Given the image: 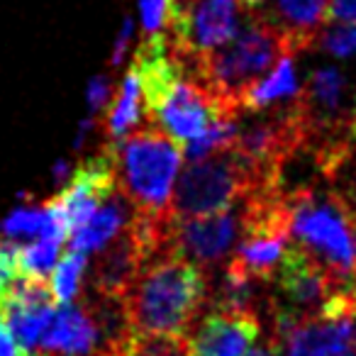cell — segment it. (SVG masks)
<instances>
[{
  "mask_svg": "<svg viewBox=\"0 0 356 356\" xmlns=\"http://www.w3.org/2000/svg\"><path fill=\"white\" fill-rule=\"evenodd\" d=\"M108 147L118 166V186L134 213H168L184 161V144L154 124H144Z\"/></svg>",
  "mask_w": 356,
  "mask_h": 356,
  "instance_id": "cell-3",
  "label": "cell"
},
{
  "mask_svg": "<svg viewBox=\"0 0 356 356\" xmlns=\"http://www.w3.org/2000/svg\"><path fill=\"white\" fill-rule=\"evenodd\" d=\"M56 298L47 278L17 276L0 296V320L13 339L32 354L56 315Z\"/></svg>",
  "mask_w": 356,
  "mask_h": 356,
  "instance_id": "cell-8",
  "label": "cell"
},
{
  "mask_svg": "<svg viewBox=\"0 0 356 356\" xmlns=\"http://www.w3.org/2000/svg\"><path fill=\"white\" fill-rule=\"evenodd\" d=\"M298 93H300V88H298L293 56H286V59L273 69V74L268 76V79H264L257 88L249 90V95L244 98L242 113H247V110L264 113V110L273 108V105L293 100Z\"/></svg>",
  "mask_w": 356,
  "mask_h": 356,
  "instance_id": "cell-17",
  "label": "cell"
},
{
  "mask_svg": "<svg viewBox=\"0 0 356 356\" xmlns=\"http://www.w3.org/2000/svg\"><path fill=\"white\" fill-rule=\"evenodd\" d=\"M247 20L249 13H242L237 0H178L171 27L161 35L171 40L191 69L198 56L229 44Z\"/></svg>",
  "mask_w": 356,
  "mask_h": 356,
  "instance_id": "cell-5",
  "label": "cell"
},
{
  "mask_svg": "<svg viewBox=\"0 0 356 356\" xmlns=\"http://www.w3.org/2000/svg\"><path fill=\"white\" fill-rule=\"evenodd\" d=\"M259 334V312L215 307L188 334V356H247Z\"/></svg>",
  "mask_w": 356,
  "mask_h": 356,
  "instance_id": "cell-11",
  "label": "cell"
},
{
  "mask_svg": "<svg viewBox=\"0 0 356 356\" xmlns=\"http://www.w3.org/2000/svg\"><path fill=\"white\" fill-rule=\"evenodd\" d=\"M320 44L325 51L334 56H351L356 54V25H339L327 30L320 37Z\"/></svg>",
  "mask_w": 356,
  "mask_h": 356,
  "instance_id": "cell-21",
  "label": "cell"
},
{
  "mask_svg": "<svg viewBox=\"0 0 356 356\" xmlns=\"http://www.w3.org/2000/svg\"><path fill=\"white\" fill-rule=\"evenodd\" d=\"M276 298L271 310L288 312L293 317H315L322 315L327 302L334 296L327 273L307 257L302 249L288 247L276 276Z\"/></svg>",
  "mask_w": 356,
  "mask_h": 356,
  "instance_id": "cell-9",
  "label": "cell"
},
{
  "mask_svg": "<svg viewBox=\"0 0 356 356\" xmlns=\"http://www.w3.org/2000/svg\"><path fill=\"white\" fill-rule=\"evenodd\" d=\"M315 166L325 178L327 188L346 205L356 218V137H346L337 147L317 154Z\"/></svg>",
  "mask_w": 356,
  "mask_h": 356,
  "instance_id": "cell-15",
  "label": "cell"
},
{
  "mask_svg": "<svg viewBox=\"0 0 356 356\" xmlns=\"http://www.w3.org/2000/svg\"><path fill=\"white\" fill-rule=\"evenodd\" d=\"M86 268H88L86 252L69 247V252H64L59 257L54 271L49 273V288L59 305H69V302H74L79 298Z\"/></svg>",
  "mask_w": 356,
  "mask_h": 356,
  "instance_id": "cell-19",
  "label": "cell"
},
{
  "mask_svg": "<svg viewBox=\"0 0 356 356\" xmlns=\"http://www.w3.org/2000/svg\"><path fill=\"white\" fill-rule=\"evenodd\" d=\"M129 220H132L129 218V200L122 195V191H118L76 232H71V249H79L86 254L98 252L127 227Z\"/></svg>",
  "mask_w": 356,
  "mask_h": 356,
  "instance_id": "cell-14",
  "label": "cell"
},
{
  "mask_svg": "<svg viewBox=\"0 0 356 356\" xmlns=\"http://www.w3.org/2000/svg\"><path fill=\"white\" fill-rule=\"evenodd\" d=\"M0 356H30V351L22 349V346L13 339V334L8 332V327L3 325V320H0Z\"/></svg>",
  "mask_w": 356,
  "mask_h": 356,
  "instance_id": "cell-25",
  "label": "cell"
},
{
  "mask_svg": "<svg viewBox=\"0 0 356 356\" xmlns=\"http://www.w3.org/2000/svg\"><path fill=\"white\" fill-rule=\"evenodd\" d=\"M122 356H188L186 334H137L129 337Z\"/></svg>",
  "mask_w": 356,
  "mask_h": 356,
  "instance_id": "cell-20",
  "label": "cell"
},
{
  "mask_svg": "<svg viewBox=\"0 0 356 356\" xmlns=\"http://www.w3.org/2000/svg\"><path fill=\"white\" fill-rule=\"evenodd\" d=\"M283 184H271L264 178L237 149L229 147L213 152L208 156L191 159L181 171L171 195L173 218H205V215L225 213L247 198L264 191L281 188Z\"/></svg>",
  "mask_w": 356,
  "mask_h": 356,
  "instance_id": "cell-4",
  "label": "cell"
},
{
  "mask_svg": "<svg viewBox=\"0 0 356 356\" xmlns=\"http://www.w3.org/2000/svg\"><path fill=\"white\" fill-rule=\"evenodd\" d=\"M129 35H132V22L124 20V27L120 32L118 42H115V51H113V64H120L122 61V54L127 51V42H129Z\"/></svg>",
  "mask_w": 356,
  "mask_h": 356,
  "instance_id": "cell-26",
  "label": "cell"
},
{
  "mask_svg": "<svg viewBox=\"0 0 356 356\" xmlns=\"http://www.w3.org/2000/svg\"><path fill=\"white\" fill-rule=\"evenodd\" d=\"M208 300L205 268L186 257L147 264L124 293V307L137 334H191Z\"/></svg>",
  "mask_w": 356,
  "mask_h": 356,
  "instance_id": "cell-1",
  "label": "cell"
},
{
  "mask_svg": "<svg viewBox=\"0 0 356 356\" xmlns=\"http://www.w3.org/2000/svg\"><path fill=\"white\" fill-rule=\"evenodd\" d=\"M61 239L51 237H37L30 244H15V268L17 276L27 278H47L54 271L59 261Z\"/></svg>",
  "mask_w": 356,
  "mask_h": 356,
  "instance_id": "cell-18",
  "label": "cell"
},
{
  "mask_svg": "<svg viewBox=\"0 0 356 356\" xmlns=\"http://www.w3.org/2000/svg\"><path fill=\"white\" fill-rule=\"evenodd\" d=\"M110 83H108V79L105 76H98V79H93L90 81V88H88V100H90V105H93L95 110H100L105 103H108V98H110Z\"/></svg>",
  "mask_w": 356,
  "mask_h": 356,
  "instance_id": "cell-24",
  "label": "cell"
},
{
  "mask_svg": "<svg viewBox=\"0 0 356 356\" xmlns=\"http://www.w3.org/2000/svg\"><path fill=\"white\" fill-rule=\"evenodd\" d=\"M349 127H351V134L356 137V98H354V108H351V115H349Z\"/></svg>",
  "mask_w": 356,
  "mask_h": 356,
  "instance_id": "cell-28",
  "label": "cell"
},
{
  "mask_svg": "<svg viewBox=\"0 0 356 356\" xmlns=\"http://www.w3.org/2000/svg\"><path fill=\"white\" fill-rule=\"evenodd\" d=\"M17 278V268H15V242L6 239L0 242V296Z\"/></svg>",
  "mask_w": 356,
  "mask_h": 356,
  "instance_id": "cell-22",
  "label": "cell"
},
{
  "mask_svg": "<svg viewBox=\"0 0 356 356\" xmlns=\"http://www.w3.org/2000/svg\"><path fill=\"white\" fill-rule=\"evenodd\" d=\"M273 344L283 356H354L356 320L351 317H293L273 310Z\"/></svg>",
  "mask_w": 356,
  "mask_h": 356,
  "instance_id": "cell-6",
  "label": "cell"
},
{
  "mask_svg": "<svg viewBox=\"0 0 356 356\" xmlns=\"http://www.w3.org/2000/svg\"><path fill=\"white\" fill-rule=\"evenodd\" d=\"M330 20L356 25V0H330Z\"/></svg>",
  "mask_w": 356,
  "mask_h": 356,
  "instance_id": "cell-23",
  "label": "cell"
},
{
  "mask_svg": "<svg viewBox=\"0 0 356 356\" xmlns=\"http://www.w3.org/2000/svg\"><path fill=\"white\" fill-rule=\"evenodd\" d=\"M142 120H144V115H142V88H139L137 71H134V66H129L122 86L118 88L115 98L110 100L108 118H105V132H108L110 142L122 139L124 134L132 132Z\"/></svg>",
  "mask_w": 356,
  "mask_h": 356,
  "instance_id": "cell-16",
  "label": "cell"
},
{
  "mask_svg": "<svg viewBox=\"0 0 356 356\" xmlns=\"http://www.w3.org/2000/svg\"><path fill=\"white\" fill-rule=\"evenodd\" d=\"M247 356H283V354L278 351V346L273 344V341H268V344H261V346H252V349L247 351Z\"/></svg>",
  "mask_w": 356,
  "mask_h": 356,
  "instance_id": "cell-27",
  "label": "cell"
},
{
  "mask_svg": "<svg viewBox=\"0 0 356 356\" xmlns=\"http://www.w3.org/2000/svg\"><path fill=\"white\" fill-rule=\"evenodd\" d=\"M118 191V166H115L113 152L105 144L98 156L83 161L71 173L66 188L56 198L47 200V205L71 237V232H76Z\"/></svg>",
  "mask_w": 356,
  "mask_h": 356,
  "instance_id": "cell-7",
  "label": "cell"
},
{
  "mask_svg": "<svg viewBox=\"0 0 356 356\" xmlns=\"http://www.w3.org/2000/svg\"><path fill=\"white\" fill-rule=\"evenodd\" d=\"M242 237V210L232 208L205 218H173V249L198 266H218L232 257Z\"/></svg>",
  "mask_w": 356,
  "mask_h": 356,
  "instance_id": "cell-10",
  "label": "cell"
},
{
  "mask_svg": "<svg viewBox=\"0 0 356 356\" xmlns=\"http://www.w3.org/2000/svg\"><path fill=\"white\" fill-rule=\"evenodd\" d=\"M249 10L283 32L296 51L310 49L330 22V0H271L268 6Z\"/></svg>",
  "mask_w": 356,
  "mask_h": 356,
  "instance_id": "cell-12",
  "label": "cell"
},
{
  "mask_svg": "<svg viewBox=\"0 0 356 356\" xmlns=\"http://www.w3.org/2000/svg\"><path fill=\"white\" fill-rule=\"evenodd\" d=\"M296 49L283 32L249 10V20L229 44L210 51L191 64L193 76L208 88L227 118L237 120L242 115L244 98L264 79L273 74L286 56Z\"/></svg>",
  "mask_w": 356,
  "mask_h": 356,
  "instance_id": "cell-2",
  "label": "cell"
},
{
  "mask_svg": "<svg viewBox=\"0 0 356 356\" xmlns=\"http://www.w3.org/2000/svg\"><path fill=\"white\" fill-rule=\"evenodd\" d=\"M144 268V254L134 237L132 227L122 229L113 242H108L103 249H98L93 266H90V288L108 296H122L137 273Z\"/></svg>",
  "mask_w": 356,
  "mask_h": 356,
  "instance_id": "cell-13",
  "label": "cell"
}]
</instances>
